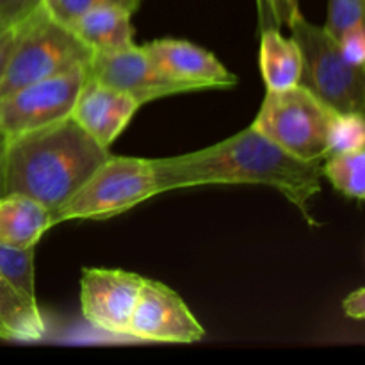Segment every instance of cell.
I'll return each instance as SVG.
<instances>
[{"instance_id":"cell-1","label":"cell","mask_w":365,"mask_h":365,"mask_svg":"<svg viewBox=\"0 0 365 365\" xmlns=\"http://www.w3.org/2000/svg\"><path fill=\"white\" fill-rule=\"evenodd\" d=\"M321 164L291 155L253 125L209 148L152 159L160 195L200 185H269L280 191L309 225H317L310 214V200L321 191Z\"/></svg>"},{"instance_id":"cell-2","label":"cell","mask_w":365,"mask_h":365,"mask_svg":"<svg viewBox=\"0 0 365 365\" xmlns=\"http://www.w3.org/2000/svg\"><path fill=\"white\" fill-rule=\"evenodd\" d=\"M110 157L71 118L9 138L4 196L24 195L53 214Z\"/></svg>"},{"instance_id":"cell-3","label":"cell","mask_w":365,"mask_h":365,"mask_svg":"<svg viewBox=\"0 0 365 365\" xmlns=\"http://www.w3.org/2000/svg\"><path fill=\"white\" fill-rule=\"evenodd\" d=\"M91 57V50L41 7L16 27L13 45L0 70V98L32 82L88 68Z\"/></svg>"},{"instance_id":"cell-4","label":"cell","mask_w":365,"mask_h":365,"mask_svg":"<svg viewBox=\"0 0 365 365\" xmlns=\"http://www.w3.org/2000/svg\"><path fill=\"white\" fill-rule=\"evenodd\" d=\"M335 110L302 84L267 89L253 127L291 155L323 163L330 148Z\"/></svg>"},{"instance_id":"cell-5","label":"cell","mask_w":365,"mask_h":365,"mask_svg":"<svg viewBox=\"0 0 365 365\" xmlns=\"http://www.w3.org/2000/svg\"><path fill=\"white\" fill-rule=\"evenodd\" d=\"M287 27L302 52L299 84L330 106L335 113H360L365 107V68L353 66L339 43L299 11Z\"/></svg>"},{"instance_id":"cell-6","label":"cell","mask_w":365,"mask_h":365,"mask_svg":"<svg viewBox=\"0 0 365 365\" xmlns=\"http://www.w3.org/2000/svg\"><path fill=\"white\" fill-rule=\"evenodd\" d=\"M160 195L152 159L118 157L109 159L73 192L53 214V225L75 220H109Z\"/></svg>"},{"instance_id":"cell-7","label":"cell","mask_w":365,"mask_h":365,"mask_svg":"<svg viewBox=\"0 0 365 365\" xmlns=\"http://www.w3.org/2000/svg\"><path fill=\"white\" fill-rule=\"evenodd\" d=\"M88 68L32 82L0 98V132L7 138L27 134L70 118Z\"/></svg>"},{"instance_id":"cell-8","label":"cell","mask_w":365,"mask_h":365,"mask_svg":"<svg viewBox=\"0 0 365 365\" xmlns=\"http://www.w3.org/2000/svg\"><path fill=\"white\" fill-rule=\"evenodd\" d=\"M127 335L139 341L192 344L205 337V330L173 289L145 278Z\"/></svg>"},{"instance_id":"cell-9","label":"cell","mask_w":365,"mask_h":365,"mask_svg":"<svg viewBox=\"0 0 365 365\" xmlns=\"http://www.w3.org/2000/svg\"><path fill=\"white\" fill-rule=\"evenodd\" d=\"M145 278L123 269L86 267L81 278V309L89 324L113 335H127Z\"/></svg>"},{"instance_id":"cell-10","label":"cell","mask_w":365,"mask_h":365,"mask_svg":"<svg viewBox=\"0 0 365 365\" xmlns=\"http://www.w3.org/2000/svg\"><path fill=\"white\" fill-rule=\"evenodd\" d=\"M88 75L127 93L141 106L166 96L192 93L191 88L160 71L145 48L135 43L116 52L93 53Z\"/></svg>"},{"instance_id":"cell-11","label":"cell","mask_w":365,"mask_h":365,"mask_svg":"<svg viewBox=\"0 0 365 365\" xmlns=\"http://www.w3.org/2000/svg\"><path fill=\"white\" fill-rule=\"evenodd\" d=\"M150 59L173 81L192 91L234 88L239 78L212 52L185 39L160 38L143 45Z\"/></svg>"},{"instance_id":"cell-12","label":"cell","mask_w":365,"mask_h":365,"mask_svg":"<svg viewBox=\"0 0 365 365\" xmlns=\"http://www.w3.org/2000/svg\"><path fill=\"white\" fill-rule=\"evenodd\" d=\"M141 107L130 95L88 75L78 89L70 118L96 143L110 150V145L120 138Z\"/></svg>"},{"instance_id":"cell-13","label":"cell","mask_w":365,"mask_h":365,"mask_svg":"<svg viewBox=\"0 0 365 365\" xmlns=\"http://www.w3.org/2000/svg\"><path fill=\"white\" fill-rule=\"evenodd\" d=\"M52 227V212L36 200L24 195L0 198V245L14 250L36 248Z\"/></svg>"},{"instance_id":"cell-14","label":"cell","mask_w":365,"mask_h":365,"mask_svg":"<svg viewBox=\"0 0 365 365\" xmlns=\"http://www.w3.org/2000/svg\"><path fill=\"white\" fill-rule=\"evenodd\" d=\"M71 32L93 53H107L134 45L132 13L114 6L98 7L82 14L70 25Z\"/></svg>"},{"instance_id":"cell-15","label":"cell","mask_w":365,"mask_h":365,"mask_svg":"<svg viewBox=\"0 0 365 365\" xmlns=\"http://www.w3.org/2000/svg\"><path fill=\"white\" fill-rule=\"evenodd\" d=\"M260 73L269 91L299 84L302 52L292 38H285L280 29L260 31Z\"/></svg>"},{"instance_id":"cell-16","label":"cell","mask_w":365,"mask_h":365,"mask_svg":"<svg viewBox=\"0 0 365 365\" xmlns=\"http://www.w3.org/2000/svg\"><path fill=\"white\" fill-rule=\"evenodd\" d=\"M45 335L39 305L18 291L0 273V339L2 341H39Z\"/></svg>"},{"instance_id":"cell-17","label":"cell","mask_w":365,"mask_h":365,"mask_svg":"<svg viewBox=\"0 0 365 365\" xmlns=\"http://www.w3.org/2000/svg\"><path fill=\"white\" fill-rule=\"evenodd\" d=\"M323 177L351 200L362 202L365 198V152L353 150V152L331 153L321 164Z\"/></svg>"},{"instance_id":"cell-18","label":"cell","mask_w":365,"mask_h":365,"mask_svg":"<svg viewBox=\"0 0 365 365\" xmlns=\"http://www.w3.org/2000/svg\"><path fill=\"white\" fill-rule=\"evenodd\" d=\"M34 250H14L0 245V273L27 298L38 302L34 282Z\"/></svg>"},{"instance_id":"cell-19","label":"cell","mask_w":365,"mask_h":365,"mask_svg":"<svg viewBox=\"0 0 365 365\" xmlns=\"http://www.w3.org/2000/svg\"><path fill=\"white\" fill-rule=\"evenodd\" d=\"M106 6L121 7L134 14L141 6V0H43V9L48 16L66 29L82 14Z\"/></svg>"},{"instance_id":"cell-20","label":"cell","mask_w":365,"mask_h":365,"mask_svg":"<svg viewBox=\"0 0 365 365\" xmlns=\"http://www.w3.org/2000/svg\"><path fill=\"white\" fill-rule=\"evenodd\" d=\"M365 123L360 113H337L330 130V148L328 155L341 152L364 150ZM327 155V157H328Z\"/></svg>"},{"instance_id":"cell-21","label":"cell","mask_w":365,"mask_h":365,"mask_svg":"<svg viewBox=\"0 0 365 365\" xmlns=\"http://www.w3.org/2000/svg\"><path fill=\"white\" fill-rule=\"evenodd\" d=\"M365 0H330L324 31L337 41L349 27L364 21Z\"/></svg>"},{"instance_id":"cell-22","label":"cell","mask_w":365,"mask_h":365,"mask_svg":"<svg viewBox=\"0 0 365 365\" xmlns=\"http://www.w3.org/2000/svg\"><path fill=\"white\" fill-rule=\"evenodd\" d=\"M259 29L287 27L292 16L299 13V0H257Z\"/></svg>"},{"instance_id":"cell-23","label":"cell","mask_w":365,"mask_h":365,"mask_svg":"<svg viewBox=\"0 0 365 365\" xmlns=\"http://www.w3.org/2000/svg\"><path fill=\"white\" fill-rule=\"evenodd\" d=\"M41 7L43 0H0V25L9 29L20 27Z\"/></svg>"},{"instance_id":"cell-24","label":"cell","mask_w":365,"mask_h":365,"mask_svg":"<svg viewBox=\"0 0 365 365\" xmlns=\"http://www.w3.org/2000/svg\"><path fill=\"white\" fill-rule=\"evenodd\" d=\"M339 48L342 56L353 64V66L365 68V29L364 21H359L349 27L341 38L337 39Z\"/></svg>"},{"instance_id":"cell-25","label":"cell","mask_w":365,"mask_h":365,"mask_svg":"<svg viewBox=\"0 0 365 365\" xmlns=\"http://www.w3.org/2000/svg\"><path fill=\"white\" fill-rule=\"evenodd\" d=\"M344 307V314L351 319L362 321L365 317V291L364 289H359V291L348 294V298L342 303Z\"/></svg>"},{"instance_id":"cell-26","label":"cell","mask_w":365,"mask_h":365,"mask_svg":"<svg viewBox=\"0 0 365 365\" xmlns=\"http://www.w3.org/2000/svg\"><path fill=\"white\" fill-rule=\"evenodd\" d=\"M14 34H16V29H9L0 25V70H2L4 61H6L11 45H13Z\"/></svg>"},{"instance_id":"cell-27","label":"cell","mask_w":365,"mask_h":365,"mask_svg":"<svg viewBox=\"0 0 365 365\" xmlns=\"http://www.w3.org/2000/svg\"><path fill=\"white\" fill-rule=\"evenodd\" d=\"M7 143H9V138L4 132H0V198L4 196V163H6Z\"/></svg>"}]
</instances>
